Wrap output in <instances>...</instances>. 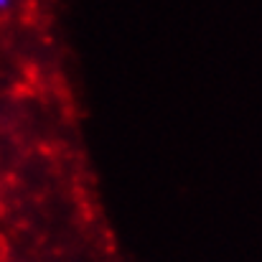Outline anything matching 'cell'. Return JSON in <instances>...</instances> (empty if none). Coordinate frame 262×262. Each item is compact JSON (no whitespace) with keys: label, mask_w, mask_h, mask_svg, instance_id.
<instances>
[{"label":"cell","mask_w":262,"mask_h":262,"mask_svg":"<svg viewBox=\"0 0 262 262\" xmlns=\"http://www.w3.org/2000/svg\"><path fill=\"white\" fill-rule=\"evenodd\" d=\"M8 5V0H0V8H5Z\"/></svg>","instance_id":"1"}]
</instances>
